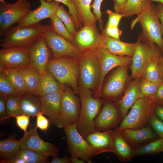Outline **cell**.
I'll return each instance as SVG.
<instances>
[{
  "label": "cell",
  "instance_id": "obj_1",
  "mask_svg": "<svg viewBox=\"0 0 163 163\" xmlns=\"http://www.w3.org/2000/svg\"><path fill=\"white\" fill-rule=\"evenodd\" d=\"M159 20L156 6L151 3L132 21L131 27L139 23L142 30L138 38L151 46L157 45L163 53V29Z\"/></svg>",
  "mask_w": 163,
  "mask_h": 163
},
{
  "label": "cell",
  "instance_id": "obj_2",
  "mask_svg": "<svg viewBox=\"0 0 163 163\" xmlns=\"http://www.w3.org/2000/svg\"><path fill=\"white\" fill-rule=\"evenodd\" d=\"M81 107L79 118L76 124L77 129L85 139L90 134L97 130L94 126V120L100 111L101 102L93 96L90 90L82 86L78 89Z\"/></svg>",
  "mask_w": 163,
  "mask_h": 163
},
{
  "label": "cell",
  "instance_id": "obj_3",
  "mask_svg": "<svg viewBox=\"0 0 163 163\" xmlns=\"http://www.w3.org/2000/svg\"><path fill=\"white\" fill-rule=\"evenodd\" d=\"M45 25L40 24L12 26L2 34L0 46L2 48L15 46L28 48L37 39L43 35Z\"/></svg>",
  "mask_w": 163,
  "mask_h": 163
},
{
  "label": "cell",
  "instance_id": "obj_4",
  "mask_svg": "<svg viewBox=\"0 0 163 163\" xmlns=\"http://www.w3.org/2000/svg\"><path fill=\"white\" fill-rule=\"evenodd\" d=\"M47 69L62 84L70 86L75 93L78 94L77 80L79 68L76 59L68 56L51 59Z\"/></svg>",
  "mask_w": 163,
  "mask_h": 163
},
{
  "label": "cell",
  "instance_id": "obj_5",
  "mask_svg": "<svg viewBox=\"0 0 163 163\" xmlns=\"http://www.w3.org/2000/svg\"><path fill=\"white\" fill-rule=\"evenodd\" d=\"M78 63L81 86L90 90L99 84L101 76L100 65L94 51L82 52L76 59Z\"/></svg>",
  "mask_w": 163,
  "mask_h": 163
},
{
  "label": "cell",
  "instance_id": "obj_6",
  "mask_svg": "<svg viewBox=\"0 0 163 163\" xmlns=\"http://www.w3.org/2000/svg\"><path fill=\"white\" fill-rule=\"evenodd\" d=\"M155 105L145 97L139 99L115 129L120 131L127 128L138 129L145 126L150 115L153 113Z\"/></svg>",
  "mask_w": 163,
  "mask_h": 163
},
{
  "label": "cell",
  "instance_id": "obj_7",
  "mask_svg": "<svg viewBox=\"0 0 163 163\" xmlns=\"http://www.w3.org/2000/svg\"><path fill=\"white\" fill-rule=\"evenodd\" d=\"M71 157L82 159L85 163L92 162L91 158L98 153L85 139L78 131L76 124L63 128Z\"/></svg>",
  "mask_w": 163,
  "mask_h": 163
},
{
  "label": "cell",
  "instance_id": "obj_8",
  "mask_svg": "<svg viewBox=\"0 0 163 163\" xmlns=\"http://www.w3.org/2000/svg\"><path fill=\"white\" fill-rule=\"evenodd\" d=\"M32 5L28 0H17L15 2H0V36L18 23L31 11Z\"/></svg>",
  "mask_w": 163,
  "mask_h": 163
},
{
  "label": "cell",
  "instance_id": "obj_9",
  "mask_svg": "<svg viewBox=\"0 0 163 163\" xmlns=\"http://www.w3.org/2000/svg\"><path fill=\"white\" fill-rule=\"evenodd\" d=\"M80 101L72 89L63 91L59 114L54 125L58 128H64L76 124L80 113Z\"/></svg>",
  "mask_w": 163,
  "mask_h": 163
},
{
  "label": "cell",
  "instance_id": "obj_10",
  "mask_svg": "<svg viewBox=\"0 0 163 163\" xmlns=\"http://www.w3.org/2000/svg\"><path fill=\"white\" fill-rule=\"evenodd\" d=\"M135 43V51L130 68L131 78L139 79L143 76L150 60L156 55L163 53L157 45L151 46L139 38Z\"/></svg>",
  "mask_w": 163,
  "mask_h": 163
},
{
  "label": "cell",
  "instance_id": "obj_11",
  "mask_svg": "<svg viewBox=\"0 0 163 163\" xmlns=\"http://www.w3.org/2000/svg\"><path fill=\"white\" fill-rule=\"evenodd\" d=\"M44 36L52 54V59L68 56L76 59L82 52L72 42L53 31L49 25H45Z\"/></svg>",
  "mask_w": 163,
  "mask_h": 163
},
{
  "label": "cell",
  "instance_id": "obj_12",
  "mask_svg": "<svg viewBox=\"0 0 163 163\" xmlns=\"http://www.w3.org/2000/svg\"><path fill=\"white\" fill-rule=\"evenodd\" d=\"M98 57L100 65L101 76L100 81L94 97L101 95L102 85L104 78L107 73L113 68L131 63L132 57L128 56H120L114 55L105 49L98 46L94 51Z\"/></svg>",
  "mask_w": 163,
  "mask_h": 163
},
{
  "label": "cell",
  "instance_id": "obj_13",
  "mask_svg": "<svg viewBox=\"0 0 163 163\" xmlns=\"http://www.w3.org/2000/svg\"><path fill=\"white\" fill-rule=\"evenodd\" d=\"M37 128L32 127L29 131L24 132L23 137L19 140L21 149L27 148L35 150L44 156H59V149L54 145L44 141L39 136Z\"/></svg>",
  "mask_w": 163,
  "mask_h": 163
},
{
  "label": "cell",
  "instance_id": "obj_14",
  "mask_svg": "<svg viewBox=\"0 0 163 163\" xmlns=\"http://www.w3.org/2000/svg\"><path fill=\"white\" fill-rule=\"evenodd\" d=\"M28 49L30 67L36 69L40 74L43 73L47 70L48 64L52 57L44 35L37 39Z\"/></svg>",
  "mask_w": 163,
  "mask_h": 163
},
{
  "label": "cell",
  "instance_id": "obj_15",
  "mask_svg": "<svg viewBox=\"0 0 163 163\" xmlns=\"http://www.w3.org/2000/svg\"><path fill=\"white\" fill-rule=\"evenodd\" d=\"M0 67L18 69L30 67L28 48H2L0 50Z\"/></svg>",
  "mask_w": 163,
  "mask_h": 163
},
{
  "label": "cell",
  "instance_id": "obj_16",
  "mask_svg": "<svg viewBox=\"0 0 163 163\" xmlns=\"http://www.w3.org/2000/svg\"><path fill=\"white\" fill-rule=\"evenodd\" d=\"M129 65H123L117 67L102 90L101 95L102 96L112 99L121 94L129 79Z\"/></svg>",
  "mask_w": 163,
  "mask_h": 163
},
{
  "label": "cell",
  "instance_id": "obj_17",
  "mask_svg": "<svg viewBox=\"0 0 163 163\" xmlns=\"http://www.w3.org/2000/svg\"><path fill=\"white\" fill-rule=\"evenodd\" d=\"M121 120L120 110L109 100L105 103L94 120L97 131H105L117 128Z\"/></svg>",
  "mask_w": 163,
  "mask_h": 163
},
{
  "label": "cell",
  "instance_id": "obj_18",
  "mask_svg": "<svg viewBox=\"0 0 163 163\" xmlns=\"http://www.w3.org/2000/svg\"><path fill=\"white\" fill-rule=\"evenodd\" d=\"M101 36L96 25L84 26L73 37L72 43L82 52L95 51L98 46Z\"/></svg>",
  "mask_w": 163,
  "mask_h": 163
},
{
  "label": "cell",
  "instance_id": "obj_19",
  "mask_svg": "<svg viewBox=\"0 0 163 163\" xmlns=\"http://www.w3.org/2000/svg\"><path fill=\"white\" fill-rule=\"evenodd\" d=\"M40 5L35 10H31L18 23L21 26H27L40 24L42 20L51 18L56 15L60 3L54 1L48 2L45 0H39Z\"/></svg>",
  "mask_w": 163,
  "mask_h": 163
},
{
  "label": "cell",
  "instance_id": "obj_20",
  "mask_svg": "<svg viewBox=\"0 0 163 163\" xmlns=\"http://www.w3.org/2000/svg\"><path fill=\"white\" fill-rule=\"evenodd\" d=\"M120 131L130 146L136 148L157 139V135L149 125L140 129L127 128Z\"/></svg>",
  "mask_w": 163,
  "mask_h": 163
},
{
  "label": "cell",
  "instance_id": "obj_21",
  "mask_svg": "<svg viewBox=\"0 0 163 163\" xmlns=\"http://www.w3.org/2000/svg\"><path fill=\"white\" fill-rule=\"evenodd\" d=\"M101 34L98 46L105 49L115 55L132 57L135 51V43H127L114 39L107 35L104 31Z\"/></svg>",
  "mask_w": 163,
  "mask_h": 163
},
{
  "label": "cell",
  "instance_id": "obj_22",
  "mask_svg": "<svg viewBox=\"0 0 163 163\" xmlns=\"http://www.w3.org/2000/svg\"><path fill=\"white\" fill-rule=\"evenodd\" d=\"M63 88L56 92L40 97L41 110L47 115L50 121L54 125L59 114Z\"/></svg>",
  "mask_w": 163,
  "mask_h": 163
},
{
  "label": "cell",
  "instance_id": "obj_23",
  "mask_svg": "<svg viewBox=\"0 0 163 163\" xmlns=\"http://www.w3.org/2000/svg\"><path fill=\"white\" fill-rule=\"evenodd\" d=\"M141 79H134L129 84L119 103L121 119L127 115L128 111L136 101L144 97L140 89Z\"/></svg>",
  "mask_w": 163,
  "mask_h": 163
},
{
  "label": "cell",
  "instance_id": "obj_24",
  "mask_svg": "<svg viewBox=\"0 0 163 163\" xmlns=\"http://www.w3.org/2000/svg\"><path fill=\"white\" fill-rule=\"evenodd\" d=\"M85 139L97 151L98 154L113 153V131H96L89 135Z\"/></svg>",
  "mask_w": 163,
  "mask_h": 163
},
{
  "label": "cell",
  "instance_id": "obj_25",
  "mask_svg": "<svg viewBox=\"0 0 163 163\" xmlns=\"http://www.w3.org/2000/svg\"><path fill=\"white\" fill-rule=\"evenodd\" d=\"M113 131V149L117 158L123 162L130 161L133 157V150L120 131Z\"/></svg>",
  "mask_w": 163,
  "mask_h": 163
},
{
  "label": "cell",
  "instance_id": "obj_26",
  "mask_svg": "<svg viewBox=\"0 0 163 163\" xmlns=\"http://www.w3.org/2000/svg\"><path fill=\"white\" fill-rule=\"evenodd\" d=\"M63 88V85L57 82L47 70L41 74L37 96L40 97L57 92Z\"/></svg>",
  "mask_w": 163,
  "mask_h": 163
},
{
  "label": "cell",
  "instance_id": "obj_27",
  "mask_svg": "<svg viewBox=\"0 0 163 163\" xmlns=\"http://www.w3.org/2000/svg\"><path fill=\"white\" fill-rule=\"evenodd\" d=\"M83 26L96 25L97 21L91 11L92 0H71Z\"/></svg>",
  "mask_w": 163,
  "mask_h": 163
},
{
  "label": "cell",
  "instance_id": "obj_28",
  "mask_svg": "<svg viewBox=\"0 0 163 163\" xmlns=\"http://www.w3.org/2000/svg\"><path fill=\"white\" fill-rule=\"evenodd\" d=\"M35 96L29 92L20 95L19 99L22 114L33 117L36 116L41 111L40 99Z\"/></svg>",
  "mask_w": 163,
  "mask_h": 163
},
{
  "label": "cell",
  "instance_id": "obj_29",
  "mask_svg": "<svg viewBox=\"0 0 163 163\" xmlns=\"http://www.w3.org/2000/svg\"><path fill=\"white\" fill-rule=\"evenodd\" d=\"M16 91L20 95L28 92L24 78L18 69L0 67Z\"/></svg>",
  "mask_w": 163,
  "mask_h": 163
},
{
  "label": "cell",
  "instance_id": "obj_30",
  "mask_svg": "<svg viewBox=\"0 0 163 163\" xmlns=\"http://www.w3.org/2000/svg\"><path fill=\"white\" fill-rule=\"evenodd\" d=\"M18 70L24 78L28 92L37 96L40 74L31 67Z\"/></svg>",
  "mask_w": 163,
  "mask_h": 163
},
{
  "label": "cell",
  "instance_id": "obj_31",
  "mask_svg": "<svg viewBox=\"0 0 163 163\" xmlns=\"http://www.w3.org/2000/svg\"><path fill=\"white\" fill-rule=\"evenodd\" d=\"M20 149L19 140L8 139L0 141V157L2 159L9 160L16 157Z\"/></svg>",
  "mask_w": 163,
  "mask_h": 163
},
{
  "label": "cell",
  "instance_id": "obj_32",
  "mask_svg": "<svg viewBox=\"0 0 163 163\" xmlns=\"http://www.w3.org/2000/svg\"><path fill=\"white\" fill-rule=\"evenodd\" d=\"M161 54L156 55L150 60L142 76L158 86L163 81V76L160 73L158 65L159 57Z\"/></svg>",
  "mask_w": 163,
  "mask_h": 163
},
{
  "label": "cell",
  "instance_id": "obj_33",
  "mask_svg": "<svg viewBox=\"0 0 163 163\" xmlns=\"http://www.w3.org/2000/svg\"><path fill=\"white\" fill-rule=\"evenodd\" d=\"M151 0H128L121 14L125 17L137 16L144 11L151 4Z\"/></svg>",
  "mask_w": 163,
  "mask_h": 163
},
{
  "label": "cell",
  "instance_id": "obj_34",
  "mask_svg": "<svg viewBox=\"0 0 163 163\" xmlns=\"http://www.w3.org/2000/svg\"><path fill=\"white\" fill-rule=\"evenodd\" d=\"M163 152V138H159L133 150V157Z\"/></svg>",
  "mask_w": 163,
  "mask_h": 163
},
{
  "label": "cell",
  "instance_id": "obj_35",
  "mask_svg": "<svg viewBox=\"0 0 163 163\" xmlns=\"http://www.w3.org/2000/svg\"><path fill=\"white\" fill-rule=\"evenodd\" d=\"M16 157L24 160L26 163H48L47 158L30 149L21 148Z\"/></svg>",
  "mask_w": 163,
  "mask_h": 163
},
{
  "label": "cell",
  "instance_id": "obj_36",
  "mask_svg": "<svg viewBox=\"0 0 163 163\" xmlns=\"http://www.w3.org/2000/svg\"><path fill=\"white\" fill-rule=\"evenodd\" d=\"M56 14L62 21L69 33L73 37L78 30L73 16L69 12H67L62 5L59 6Z\"/></svg>",
  "mask_w": 163,
  "mask_h": 163
},
{
  "label": "cell",
  "instance_id": "obj_37",
  "mask_svg": "<svg viewBox=\"0 0 163 163\" xmlns=\"http://www.w3.org/2000/svg\"><path fill=\"white\" fill-rule=\"evenodd\" d=\"M50 19L49 25L50 28L53 31L72 43L73 37L61 19L56 14Z\"/></svg>",
  "mask_w": 163,
  "mask_h": 163
},
{
  "label": "cell",
  "instance_id": "obj_38",
  "mask_svg": "<svg viewBox=\"0 0 163 163\" xmlns=\"http://www.w3.org/2000/svg\"><path fill=\"white\" fill-rule=\"evenodd\" d=\"M0 94L6 98L9 97H19L20 96L1 71H0Z\"/></svg>",
  "mask_w": 163,
  "mask_h": 163
},
{
  "label": "cell",
  "instance_id": "obj_39",
  "mask_svg": "<svg viewBox=\"0 0 163 163\" xmlns=\"http://www.w3.org/2000/svg\"><path fill=\"white\" fill-rule=\"evenodd\" d=\"M6 108L8 118L22 114L19 97H9L6 98Z\"/></svg>",
  "mask_w": 163,
  "mask_h": 163
},
{
  "label": "cell",
  "instance_id": "obj_40",
  "mask_svg": "<svg viewBox=\"0 0 163 163\" xmlns=\"http://www.w3.org/2000/svg\"><path fill=\"white\" fill-rule=\"evenodd\" d=\"M140 89L145 97L149 98L156 94L158 86L154 83L145 78H141Z\"/></svg>",
  "mask_w": 163,
  "mask_h": 163
},
{
  "label": "cell",
  "instance_id": "obj_41",
  "mask_svg": "<svg viewBox=\"0 0 163 163\" xmlns=\"http://www.w3.org/2000/svg\"><path fill=\"white\" fill-rule=\"evenodd\" d=\"M148 123L159 137L163 138V121L157 117L154 112L150 115Z\"/></svg>",
  "mask_w": 163,
  "mask_h": 163
},
{
  "label": "cell",
  "instance_id": "obj_42",
  "mask_svg": "<svg viewBox=\"0 0 163 163\" xmlns=\"http://www.w3.org/2000/svg\"><path fill=\"white\" fill-rule=\"evenodd\" d=\"M47 2L53 1L61 3L67 6L69 8V12L73 16L75 20L76 27L78 30L82 27L83 25L79 20L76 9L71 0H45Z\"/></svg>",
  "mask_w": 163,
  "mask_h": 163
},
{
  "label": "cell",
  "instance_id": "obj_43",
  "mask_svg": "<svg viewBox=\"0 0 163 163\" xmlns=\"http://www.w3.org/2000/svg\"><path fill=\"white\" fill-rule=\"evenodd\" d=\"M103 0H94L91 5V8L93 9L92 13L95 16L99 24V28L101 33L104 32L103 21L101 19L102 13L101 11V4Z\"/></svg>",
  "mask_w": 163,
  "mask_h": 163
},
{
  "label": "cell",
  "instance_id": "obj_44",
  "mask_svg": "<svg viewBox=\"0 0 163 163\" xmlns=\"http://www.w3.org/2000/svg\"><path fill=\"white\" fill-rule=\"evenodd\" d=\"M107 13L108 18L105 27H118L121 18L125 17V16L123 14L114 12L110 10H107Z\"/></svg>",
  "mask_w": 163,
  "mask_h": 163
},
{
  "label": "cell",
  "instance_id": "obj_45",
  "mask_svg": "<svg viewBox=\"0 0 163 163\" xmlns=\"http://www.w3.org/2000/svg\"><path fill=\"white\" fill-rule=\"evenodd\" d=\"M30 116L24 114L15 116L16 123L18 127L21 129L26 132L30 121Z\"/></svg>",
  "mask_w": 163,
  "mask_h": 163
},
{
  "label": "cell",
  "instance_id": "obj_46",
  "mask_svg": "<svg viewBox=\"0 0 163 163\" xmlns=\"http://www.w3.org/2000/svg\"><path fill=\"white\" fill-rule=\"evenodd\" d=\"M41 111L36 115V127L43 131L47 130L49 125V120L43 115Z\"/></svg>",
  "mask_w": 163,
  "mask_h": 163
},
{
  "label": "cell",
  "instance_id": "obj_47",
  "mask_svg": "<svg viewBox=\"0 0 163 163\" xmlns=\"http://www.w3.org/2000/svg\"><path fill=\"white\" fill-rule=\"evenodd\" d=\"M158 86L157 91L155 95L148 99L155 104L163 105V81Z\"/></svg>",
  "mask_w": 163,
  "mask_h": 163
},
{
  "label": "cell",
  "instance_id": "obj_48",
  "mask_svg": "<svg viewBox=\"0 0 163 163\" xmlns=\"http://www.w3.org/2000/svg\"><path fill=\"white\" fill-rule=\"evenodd\" d=\"M104 32L109 36L118 40H120V37L122 32L120 30L118 27H105L104 30Z\"/></svg>",
  "mask_w": 163,
  "mask_h": 163
},
{
  "label": "cell",
  "instance_id": "obj_49",
  "mask_svg": "<svg viewBox=\"0 0 163 163\" xmlns=\"http://www.w3.org/2000/svg\"><path fill=\"white\" fill-rule=\"evenodd\" d=\"M6 98L2 96L0 97V119L1 121L8 118L7 114L6 108Z\"/></svg>",
  "mask_w": 163,
  "mask_h": 163
},
{
  "label": "cell",
  "instance_id": "obj_50",
  "mask_svg": "<svg viewBox=\"0 0 163 163\" xmlns=\"http://www.w3.org/2000/svg\"><path fill=\"white\" fill-rule=\"evenodd\" d=\"M113 1L114 2L113 8L115 12L121 14L128 0H113Z\"/></svg>",
  "mask_w": 163,
  "mask_h": 163
},
{
  "label": "cell",
  "instance_id": "obj_51",
  "mask_svg": "<svg viewBox=\"0 0 163 163\" xmlns=\"http://www.w3.org/2000/svg\"><path fill=\"white\" fill-rule=\"evenodd\" d=\"M50 163H72L71 157H69L66 155L61 158L59 156L53 157Z\"/></svg>",
  "mask_w": 163,
  "mask_h": 163
},
{
  "label": "cell",
  "instance_id": "obj_52",
  "mask_svg": "<svg viewBox=\"0 0 163 163\" xmlns=\"http://www.w3.org/2000/svg\"><path fill=\"white\" fill-rule=\"evenodd\" d=\"M153 112L157 117L163 121V106L155 104Z\"/></svg>",
  "mask_w": 163,
  "mask_h": 163
},
{
  "label": "cell",
  "instance_id": "obj_53",
  "mask_svg": "<svg viewBox=\"0 0 163 163\" xmlns=\"http://www.w3.org/2000/svg\"><path fill=\"white\" fill-rule=\"evenodd\" d=\"M156 8L159 20H160V24L163 29V4L159 3Z\"/></svg>",
  "mask_w": 163,
  "mask_h": 163
},
{
  "label": "cell",
  "instance_id": "obj_54",
  "mask_svg": "<svg viewBox=\"0 0 163 163\" xmlns=\"http://www.w3.org/2000/svg\"><path fill=\"white\" fill-rule=\"evenodd\" d=\"M0 163H26L25 161L21 158L16 157L9 160H5L2 159Z\"/></svg>",
  "mask_w": 163,
  "mask_h": 163
},
{
  "label": "cell",
  "instance_id": "obj_55",
  "mask_svg": "<svg viewBox=\"0 0 163 163\" xmlns=\"http://www.w3.org/2000/svg\"><path fill=\"white\" fill-rule=\"evenodd\" d=\"M158 65L159 72L163 76V55L162 54L160 55L159 57Z\"/></svg>",
  "mask_w": 163,
  "mask_h": 163
},
{
  "label": "cell",
  "instance_id": "obj_56",
  "mask_svg": "<svg viewBox=\"0 0 163 163\" xmlns=\"http://www.w3.org/2000/svg\"><path fill=\"white\" fill-rule=\"evenodd\" d=\"M71 157L72 163H85L82 159L76 157Z\"/></svg>",
  "mask_w": 163,
  "mask_h": 163
},
{
  "label": "cell",
  "instance_id": "obj_57",
  "mask_svg": "<svg viewBox=\"0 0 163 163\" xmlns=\"http://www.w3.org/2000/svg\"><path fill=\"white\" fill-rule=\"evenodd\" d=\"M151 2H157L163 4V0H151Z\"/></svg>",
  "mask_w": 163,
  "mask_h": 163
},
{
  "label": "cell",
  "instance_id": "obj_58",
  "mask_svg": "<svg viewBox=\"0 0 163 163\" xmlns=\"http://www.w3.org/2000/svg\"><path fill=\"white\" fill-rule=\"evenodd\" d=\"M0 2H5V1L4 0H0Z\"/></svg>",
  "mask_w": 163,
  "mask_h": 163
}]
</instances>
